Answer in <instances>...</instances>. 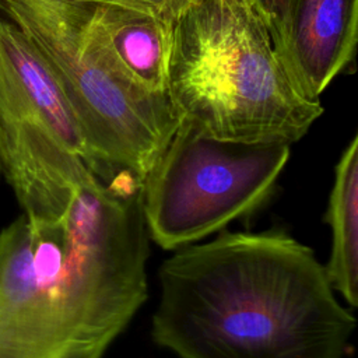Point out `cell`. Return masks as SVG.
<instances>
[{
    "label": "cell",
    "mask_w": 358,
    "mask_h": 358,
    "mask_svg": "<svg viewBox=\"0 0 358 358\" xmlns=\"http://www.w3.org/2000/svg\"><path fill=\"white\" fill-rule=\"evenodd\" d=\"M87 1V22L119 74L137 90L168 96L173 15L112 1Z\"/></svg>",
    "instance_id": "ba28073f"
},
{
    "label": "cell",
    "mask_w": 358,
    "mask_h": 358,
    "mask_svg": "<svg viewBox=\"0 0 358 358\" xmlns=\"http://www.w3.org/2000/svg\"><path fill=\"white\" fill-rule=\"evenodd\" d=\"M0 13L59 80L88 168L103 180L130 173L144 182L180 124L169 98L148 95L119 74L90 31L85 0H0Z\"/></svg>",
    "instance_id": "277c9868"
},
{
    "label": "cell",
    "mask_w": 358,
    "mask_h": 358,
    "mask_svg": "<svg viewBox=\"0 0 358 358\" xmlns=\"http://www.w3.org/2000/svg\"><path fill=\"white\" fill-rule=\"evenodd\" d=\"M90 1H112V3H122L138 8L154 10L159 13H166L173 15L179 3L182 0H90Z\"/></svg>",
    "instance_id": "7c38bea8"
},
{
    "label": "cell",
    "mask_w": 358,
    "mask_h": 358,
    "mask_svg": "<svg viewBox=\"0 0 358 358\" xmlns=\"http://www.w3.org/2000/svg\"><path fill=\"white\" fill-rule=\"evenodd\" d=\"M155 343L179 358H343L354 315L282 231L221 232L159 267Z\"/></svg>",
    "instance_id": "7a4b0ae2"
},
{
    "label": "cell",
    "mask_w": 358,
    "mask_h": 358,
    "mask_svg": "<svg viewBox=\"0 0 358 358\" xmlns=\"http://www.w3.org/2000/svg\"><path fill=\"white\" fill-rule=\"evenodd\" d=\"M263 20L273 45L282 63L287 41V24L289 0H249Z\"/></svg>",
    "instance_id": "8fae6325"
},
{
    "label": "cell",
    "mask_w": 358,
    "mask_h": 358,
    "mask_svg": "<svg viewBox=\"0 0 358 358\" xmlns=\"http://www.w3.org/2000/svg\"><path fill=\"white\" fill-rule=\"evenodd\" d=\"M291 148L206 137L180 120L143 182L148 235L173 250L249 215L271 196Z\"/></svg>",
    "instance_id": "5b68a950"
},
{
    "label": "cell",
    "mask_w": 358,
    "mask_h": 358,
    "mask_svg": "<svg viewBox=\"0 0 358 358\" xmlns=\"http://www.w3.org/2000/svg\"><path fill=\"white\" fill-rule=\"evenodd\" d=\"M0 178H1V169H0Z\"/></svg>",
    "instance_id": "5bb4252c"
},
{
    "label": "cell",
    "mask_w": 358,
    "mask_h": 358,
    "mask_svg": "<svg viewBox=\"0 0 358 358\" xmlns=\"http://www.w3.org/2000/svg\"><path fill=\"white\" fill-rule=\"evenodd\" d=\"M0 169L31 220L60 217L92 172L34 110L1 92Z\"/></svg>",
    "instance_id": "8992f818"
},
{
    "label": "cell",
    "mask_w": 358,
    "mask_h": 358,
    "mask_svg": "<svg viewBox=\"0 0 358 358\" xmlns=\"http://www.w3.org/2000/svg\"><path fill=\"white\" fill-rule=\"evenodd\" d=\"M358 0H289L282 64L310 101L354 64Z\"/></svg>",
    "instance_id": "52a82bcc"
},
{
    "label": "cell",
    "mask_w": 358,
    "mask_h": 358,
    "mask_svg": "<svg viewBox=\"0 0 358 358\" xmlns=\"http://www.w3.org/2000/svg\"><path fill=\"white\" fill-rule=\"evenodd\" d=\"M0 91L34 110L85 162L84 138L59 80L28 36L1 13Z\"/></svg>",
    "instance_id": "9c48e42d"
},
{
    "label": "cell",
    "mask_w": 358,
    "mask_h": 358,
    "mask_svg": "<svg viewBox=\"0 0 358 358\" xmlns=\"http://www.w3.org/2000/svg\"><path fill=\"white\" fill-rule=\"evenodd\" d=\"M326 221L331 249L324 266L327 278L351 308L358 302V137L343 151L329 197Z\"/></svg>",
    "instance_id": "30bf717a"
},
{
    "label": "cell",
    "mask_w": 358,
    "mask_h": 358,
    "mask_svg": "<svg viewBox=\"0 0 358 358\" xmlns=\"http://www.w3.org/2000/svg\"><path fill=\"white\" fill-rule=\"evenodd\" d=\"M143 182L91 172L57 218L0 232V358L109 345L147 299Z\"/></svg>",
    "instance_id": "6da1fadb"
},
{
    "label": "cell",
    "mask_w": 358,
    "mask_h": 358,
    "mask_svg": "<svg viewBox=\"0 0 358 358\" xmlns=\"http://www.w3.org/2000/svg\"><path fill=\"white\" fill-rule=\"evenodd\" d=\"M166 95L180 120L221 141L291 145L323 113L298 91L249 0L179 3Z\"/></svg>",
    "instance_id": "3957f363"
},
{
    "label": "cell",
    "mask_w": 358,
    "mask_h": 358,
    "mask_svg": "<svg viewBox=\"0 0 358 358\" xmlns=\"http://www.w3.org/2000/svg\"><path fill=\"white\" fill-rule=\"evenodd\" d=\"M106 347L105 345H91V347H84L73 354H70L67 358H102Z\"/></svg>",
    "instance_id": "4fadbf2b"
}]
</instances>
